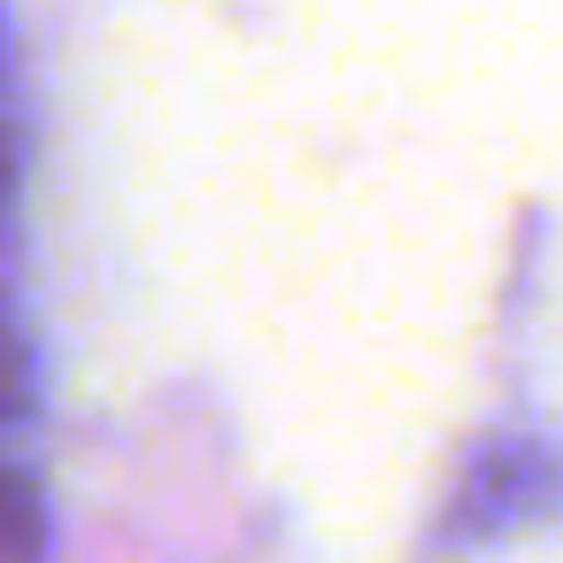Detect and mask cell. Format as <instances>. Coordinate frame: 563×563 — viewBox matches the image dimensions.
<instances>
[{"label": "cell", "instance_id": "cell-1", "mask_svg": "<svg viewBox=\"0 0 563 563\" xmlns=\"http://www.w3.org/2000/svg\"><path fill=\"white\" fill-rule=\"evenodd\" d=\"M32 555H40V494L0 455V563H32Z\"/></svg>", "mask_w": 563, "mask_h": 563}]
</instances>
